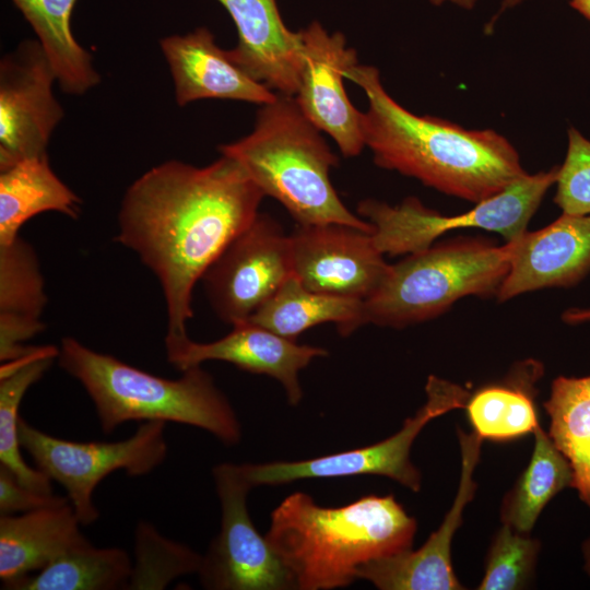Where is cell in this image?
Returning a JSON list of instances; mask_svg holds the SVG:
<instances>
[{
	"label": "cell",
	"mask_w": 590,
	"mask_h": 590,
	"mask_svg": "<svg viewBox=\"0 0 590 590\" xmlns=\"http://www.w3.org/2000/svg\"><path fill=\"white\" fill-rule=\"evenodd\" d=\"M264 193L233 158L204 167L161 163L127 189L116 240L157 278L167 310L165 340L188 337L196 283L258 215Z\"/></svg>",
	"instance_id": "1"
},
{
	"label": "cell",
	"mask_w": 590,
	"mask_h": 590,
	"mask_svg": "<svg viewBox=\"0 0 590 590\" xmlns=\"http://www.w3.org/2000/svg\"><path fill=\"white\" fill-rule=\"evenodd\" d=\"M346 79L367 96L362 128L377 166L475 204L528 174L517 150L498 132L469 130L446 119L415 115L398 104L376 67L357 63Z\"/></svg>",
	"instance_id": "2"
},
{
	"label": "cell",
	"mask_w": 590,
	"mask_h": 590,
	"mask_svg": "<svg viewBox=\"0 0 590 590\" xmlns=\"http://www.w3.org/2000/svg\"><path fill=\"white\" fill-rule=\"evenodd\" d=\"M416 530L415 518L393 495L330 508L296 492L272 511L266 538L297 589L330 590L350 586L361 565L412 548Z\"/></svg>",
	"instance_id": "3"
},
{
	"label": "cell",
	"mask_w": 590,
	"mask_h": 590,
	"mask_svg": "<svg viewBox=\"0 0 590 590\" xmlns=\"http://www.w3.org/2000/svg\"><path fill=\"white\" fill-rule=\"evenodd\" d=\"M57 359L92 399L105 434L129 421H161L204 429L226 446L241 439L233 406L200 365L181 371L178 379H166L70 337L61 340Z\"/></svg>",
	"instance_id": "4"
},
{
	"label": "cell",
	"mask_w": 590,
	"mask_h": 590,
	"mask_svg": "<svg viewBox=\"0 0 590 590\" xmlns=\"http://www.w3.org/2000/svg\"><path fill=\"white\" fill-rule=\"evenodd\" d=\"M264 196L278 200L300 225L339 223L369 233L374 226L353 214L330 179L339 163L321 131L303 114L295 96L278 94L261 105L252 131L222 144Z\"/></svg>",
	"instance_id": "5"
},
{
	"label": "cell",
	"mask_w": 590,
	"mask_h": 590,
	"mask_svg": "<svg viewBox=\"0 0 590 590\" xmlns=\"http://www.w3.org/2000/svg\"><path fill=\"white\" fill-rule=\"evenodd\" d=\"M512 253L511 241L460 237L410 253L391 264L364 300L365 323L404 328L433 319L465 296L497 295Z\"/></svg>",
	"instance_id": "6"
},
{
	"label": "cell",
	"mask_w": 590,
	"mask_h": 590,
	"mask_svg": "<svg viewBox=\"0 0 590 590\" xmlns=\"http://www.w3.org/2000/svg\"><path fill=\"white\" fill-rule=\"evenodd\" d=\"M557 170L558 166H554L547 172L527 174L458 215H441L414 197L398 205L366 199L359 202L357 211L374 226L376 247L392 256L421 251L442 234L467 227L495 232L505 241H512L527 232L546 191L556 182Z\"/></svg>",
	"instance_id": "7"
},
{
	"label": "cell",
	"mask_w": 590,
	"mask_h": 590,
	"mask_svg": "<svg viewBox=\"0 0 590 590\" xmlns=\"http://www.w3.org/2000/svg\"><path fill=\"white\" fill-rule=\"evenodd\" d=\"M165 422H142L127 439L114 442H78L46 434L19 418V440L36 468L67 491L81 523H94L99 512L93 502L96 486L110 473L125 470L131 476L152 472L167 455Z\"/></svg>",
	"instance_id": "8"
},
{
	"label": "cell",
	"mask_w": 590,
	"mask_h": 590,
	"mask_svg": "<svg viewBox=\"0 0 590 590\" xmlns=\"http://www.w3.org/2000/svg\"><path fill=\"white\" fill-rule=\"evenodd\" d=\"M426 403L392 436L363 448L299 461H274L239 464L251 487L279 485L307 479H332L354 475H382L412 492L422 486L420 470L411 461L412 445L435 417L456 409H464L470 396L462 387L429 376Z\"/></svg>",
	"instance_id": "9"
},
{
	"label": "cell",
	"mask_w": 590,
	"mask_h": 590,
	"mask_svg": "<svg viewBox=\"0 0 590 590\" xmlns=\"http://www.w3.org/2000/svg\"><path fill=\"white\" fill-rule=\"evenodd\" d=\"M221 504V529L202 556L198 570L205 589L288 590L297 589L293 573L247 509L252 488L239 464L220 463L212 471Z\"/></svg>",
	"instance_id": "10"
},
{
	"label": "cell",
	"mask_w": 590,
	"mask_h": 590,
	"mask_svg": "<svg viewBox=\"0 0 590 590\" xmlns=\"http://www.w3.org/2000/svg\"><path fill=\"white\" fill-rule=\"evenodd\" d=\"M292 274L288 235L270 215L258 213L201 281L216 316L234 326L247 321Z\"/></svg>",
	"instance_id": "11"
},
{
	"label": "cell",
	"mask_w": 590,
	"mask_h": 590,
	"mask_svg": "<svg viewBox=\"0 0 590 590\" xmlns=\"http://www.w3.org/2000/svg\"><path fill=\"white\" fill-rule=\"evenodd\" d=\"M56 72L37 39H25L0 61V172L46 157L63 109L52 93Z\"/></svg>",
	"instance_id": "12"
},
{
	"label": "cell",
	"mask_w": 590,
	"mask_h": 590,
	"mask_svg": "<svg viewBox=\"0 0 590 590\" xmlns=\"http://www.w3.org/2000/svg\"><path fill=\"white\" fill-rule=\"evenodd\" d=\"M288 237L293 274L310 291L366 300L390 271L373 233L339 223L297 224Z\"/></svg>",
	"instance_id": "13"
},
{
	"label": "cell",
	"mask_w": 590,
	"mask_h": 590,
	"mask_svg": "<svg viewBox=\"0 0 590 590\" xmlns=\"http://www.w3.org/2000/svg\"><path fill=\"white\" fill-rule=\"evenodd\" d=\"M303 67L295 98L303 114L329 134L346 157L357 156L365 146L362 119L350 102L343 80L357 64V52L346 46L341 32L329 34L317 21L299 30Z\"/></svg>",
	"instance_id": "14"
},
{
	"label": "cell",
	"mask_w": 590,
	"mask_h": 590,
	"mask_svg": "<svg viewBox=\"0 0 590 590\" xmlns=\"http://www.w3.org/2000/svg\"><path fill=\"white\" fill-rule=\"evenodd\" d=\"M461 450L460 482L455 502L439 528L416 551L412 548L361 565L356 579H365L381 590H461L451 563V543L462 523L465 506L473 499V479L481 456L482 438L457 429Z\"/></svg>",
	"instance_id": "15"
},
{
	"label": "cell",
	"mask_w": 590,
	"mask_h": 590,
	"mask_svg": "<svg viewBox=\"0 0 590 590\" xmlns=\"http://www.w3.org/2000/svg\"><path fill=\"white\" fill-rule=\"evenodd\" d=\"M232 327L228 334L208 343L189 337L165 340L168 363L184 371L206 361L227 362L241 370L274 378L282 385L287 402L297 405L303 399L299 371L312 359L327 356L328 351L297 344L249 320Z\"/></svg>",
	"instance_id": "16"
},
{
	"label": "cell",
	"mask_w": 590,
	"mask_h": 590,
	"mask_svg": "<svg viewBox=\"0 0 590 590\" xmlns=\"http://www.w3.org/2000/svg\"><path fill=\"white\" fill-rule=\"evenodd\" d=\"M499 302L546 287H569L590 271V215L562 214L547 226L512 240Z\"/></svg>",
	"instance_id": "17"
},
{
	"label": "cell",
	"mask_w": 590,
	"mask_h": 590,
	"mask_svg": "<svg viewBox=\"0 0 590 590\" xmlns=\"http://www.w3.org/2000/svg\"><path fill=\"white\" fill-rule=\"evenodd\" d=\"M235 23L238 43L232 60L271 91L295 96L303 67L298 32L283 22L275 0H216Z\"/></svg>",
	"instance_id": "18"
},
{
	"label": "cell",
	"mask_w": 590,
	"mask_h": 590,
	"mask_svg": "<svg viewBox=\"0 0 590 590\" xmlns=\"http://www.w3.org/2000/svg\"><path fill=\"white\" fill-rule=\"evenodd\" d=\"M160 45L174 80L179 106L204 98L241 101L261 106L278 96L237 66L206 27L164 37Z\"/></svg>",
	"instance_id": "19"
},
{
	"label": "cell",
	"mask_w": 590,
	"mask_h": 590,
	"mask_svg": "<svg viewBox=\"0 0 590 590\" xmlns=\"http://www.w3.org/2000/svg\"><path fill=\"white\" fill-rule=\"evenodd\" d=\"M70 503L21 516H0V579L13 589L33 571L44 569L88 540Z\"/></svg>",
	"instance_id": "20"
},
{
	"label": "cell",
	"mask_w": 590,
	"mask_h": 590,
	"mask_svg": "<svg viewBox=\"0 0 590 590\" xmlns=\"http://www.w3.org/2000/svg\"><path fill=\"white\" fill-rule=\"evenodd\" d=\"M543 365L535 359L516 364L500 381L482 386L467 400L470 424L482 439L508 441L533 433L539 423L535 396Z\"/></svg>",
	"instance_id": "21"
},
{
	"label": "cell",
	"mask_w": 590,
	"mask_h": 590,
	"mask_svg": "<svg viewBox=\"0 0 590 590\" xmlns=\"http://www.w3.org/2000/svg\"><path fill=\"white\" fill-rule=\"evenodd\" d=\"M82 201L51 169L48 156L28 158L0 172V245L13 241L35 215L55 211L71 219Z\"/></svg>",
	"instance_id": "22"
},
{
	"label": "cell",
	"mask_w": 590,
	"mask_h": 590,
	"mask_svg": "<svg viewBox=\"0 0 590 590\" xmlns=\"http://www.w3.org/2000/svg\"><path fill=\"white\" fill-rule=\"evenodd\" d=\"M248 320L294 341L326 322L334 323L342 337L366 324L364 300L310 291L294 274Z\"/></svg>",
	"instance_id": "23"
},
{
	"label": "cell",
	"mask_w": 590,
	"mask_h": 590,
	"mask_svg": "<svg viewBox=\"0 0 590 590\" xmlns=\"http://www.w3.org/2000/svg\"><path fill=\"white\" fill-rule=\"evenodd\" d=\"M34 30L61 90L82 95L96 86L101 76L92 56L75 39L71 14L76 0H12Z\"/></svg>",
	"instance_id": "24"
},
{
	"label": "cell",
	"mask_w": 590,
	"mask_h": 590,
	"mask_svg": "<svg viewBox=\"0 0 590 590\" xmlns=\"http://www.w3.org/2000/svg\"><path fill=\"white\" fill-rule=\"evenodd\" d=\"M543 406L550 417L547 434L571 467L573 488L590 507V375L556 377Z\"/></svg>",
	"instance_id": "25"
},
{
	"label": "cell",
	"mask_w": 590,
	"mask_h": 590,
	"mask_svg": "<svg viewBox=\"0 0 590 590\" xmlns=\"http://www.w3.org/2000/svg\"><path fill=\"white\" fill-rule=\"evenodd\" d=\"M534 448L527 468L505 495L500 520L522 533H531L546 504L567 487L574 474L565 456L550 435L538 425L533 432Z\"/></svg>",
	"instance_id": "26"
},
{
	"label": "cell",
	"mask_w": 590,
	"mask_h": 590,
	"mask_svg": "<svg viewBox=\"0 0 590 590\" xmlns=\"http://www.w3.org/2000/svg\"><path fill=\"white\" fill-rule=\"evenodd\" d=\"M132 573L128 553L118 547H95L90 541L61 555L12 590L126 589Z\"/></svg>",
	"instance_id": "27"
},
{
	"label": "cell",
	"mask_w": 590,
	"mask_h": 590,
	"mask_svg": "<svg viewBox=\"0 0 590 590\" xmlns=\"http://www.w3.org/2000/svg\"><path fill=\"white\" fill-rule=\"evenodd\" d=\"M46 304L44 278L32 245L21 236L0 245V327L42 332Z\"/></svg>",
	"instance_id": "28"
},
{
	"label": "cell",
	"mask_w": 590,
	"mask_h": 590,
	"mask_svg": "<svg viewBox=\"0 0 590 590\" xmlns=\"http://www.w3.org/2000/svg\"><path fill=\"white\" fill-rule=\"evenodd\" d=\"M57 357L38 358L0 379V464L7 468L27 488L52 494L51 480L22 457L19 440V408L28 388L38 381Z\"/></svg>",
	"instance_id": "29"
},
{
	"label": "cell",
	"mask_w": 590,
	"mask_h": 590,
	"mask_svg": "<svg viewBox=\"0 0 590 590\" xmlns=\"http://www.w3.org/2000/svg\"><path fill=\"white\" fill-rule=\"evenodd\" d=\"M202 555L170 541L146 521L134 532V565L126 589L161 590L176 578L198 573Z\"/></svg>",
	"instance_id": "30"
},
{
	"label": "cell",
	"mask_w": 590,
	"mask_h": 590,
	"mask_svg": "<svg viewBox=\"0 0 590 590\" xmlns=\"http://www.w3.org/2000/svg\"><path fill=\"white\" fill-rule=\"evenodd\" d=\"M541 542L503 523L492 539L480 590L527 588L536 567Z\"/></svg>",
	"instance_id": "31"
},
{
	"label": "cell",
	"mask_w": 590,
	"mask_h": 590,
	"mask_svg": "<svg viewBox=\"0 0 590 590\" xmlns=\"http://www.w3.org/2000/svg\"><path fill=\"white\" fill-rule=\"evenodd\" d=\"M567 134V153L558 166L554 202L564 214L590 215V140L574 127Z\"/></svg>",
	"instance_id": "32"
},
{
	"label": "cell",
	"mask_w": 590,
	"mask_h": 590,
	"mask_svg": "<svg viewBox=\"0 0 590 590\" xmlns=\"http://www.w3.org/2000/svg\"><path fill=\"white\" fill-rule=\"evenodd\" d=\"M70 503L68 497L44 494L22 485L17 479L0 464V512H28L46 507Z\"/></svg>",
	"instance_id": "33"
},
{
	"label": "cell",
	"mask_w": 590,
	"mask_h": 590,
	"mask_svg": "<svg viewBox=\"0 0 590 590\" xmlns=\"http://www.w3.org/2000/svg\"><path fill=\"white\" fill-rule=\"evenodd\" d=\"M562 319L568 324L590 322V308H570L564 311Z\"/></svg>",
	"instance_id": "34"
},
{
	"label": "cell",
	"mask_w": 590,
	"mask_h": 590,
	"mask_svg": "<svg viewBox=\"0 0 590 590\" xmlns=\"http://www.w3.org/2000/svg\"><path fill=\"white\" fill-rule=\"evenodd\" d=\"M527 0H503L502 3H500V8L498 9V11L496 12V14L494 15V17L491 20V22L487 24V28H492V25L495 23V21L499 17V15L502 13H504L505 11L509 10V9H512L517 5H519L520 3L524 2Z\"/></svg>",
	"instance_id": "35"
},
{
	"label": "cell",
	"mask_w": 590,
	"mask_h": 590,
	"mask_svg": "<svg viewBox=\"0 0 590 590\" xmlns=\"http://www.w3.org/2000/svg\"><path fill=\"white\" fill-rule=\"evenodd\" d=\"M433 5H441L446 2H450L452 4L458 5L459 8L465 9V10H472L477 0H428Z\"/></svg>",
	"instance_id": "36"
},
{
	"label": "cell",
	"mask_w": 590,
	"mask_h": 590,
	"mask_svg": "<svg viewBox=\"0 0 590 590\" xmlns=\"http://www.w3.org/2000/svg\"><path fill=\"white\" fill-rule=\"evenodd\" d=\"M569 4L582 16L590 20V0H569Z\"/></svg>",
	"instance_id": "37"
},
{
	"label": "cell",
	"mask_w": 590,
	"mask_h": 590,
	"mask_svg": "<svg viewBox=\"0 0 590 590\" xmlns=\"http://www.w3.org/2000/svg\"><path fill=\"white\" fill-rule=\"evenodd\" d=\"M583 570L590 577V536L582 543Z\"/></svg>",
	"instance_id": "38"
}]
</instances>
